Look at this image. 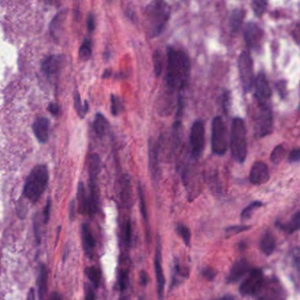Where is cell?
Wrapping results in <instances>:
<instances>
[{
  "label": "cell",
  "instance_id": "d590c367",
  "mask_svg": "<svg viewBox=\"0 0 300 300\" xmlns=\"http://www.w3.org/2000/svg\"><path fill=\"white\" fill-rule=\"evenodd\" d=\"M123 241L127 247H129L131 242V224L129 220H127L123 226Z\"/></svg>",
  "mask_w": 300,
  "mask_h": 300
},
{
  "label": "cell",
  "instance_id": "1f68e13d",
  "mask_svg": "<svg viewBox=\"0 0 300 300\" xmlns=\"http://www.w3.org/2000/svg\"><path fill=\"white\" fill-rule=\"evenodd\" d=\"M300 226V215L299 211L294 214L293 216L291 217L289 223L283 227L285 230L289 233V234H293L295 232H297L299 229Z\"/></svg>",
  "mask_w": 300,
  "mask_h": 300
},
{
  "label": "cell",
  "instance_id": "836d02e7",
  "mask_svg": "<svg viewBox=\"0 0 300 300\" xmlns=\"http://www.w3.org/2000/svg\"><path fill=\"white\" fill-rule=\"evenodd\" d=\"M176 230H177V233L180 235V237H182L183 241L185 242V244L189 246V243H190V240H191V234H190L189 227H186L182 223H179Z\"/></svg>",
  "mask_w": 300,
  "mask_h": 300
},
{
  "label": "cell",
  "instance_id": "f5cc1de1",
  "mask_svg": "<svg viewBox=\"0 0 300 300\" xmlns=\"http://www.w3.org/2000/svg\"><path fill=\"white\" fill-rule=\"evenodd\" d=\"M110 75H111V71H110L109 70H107L106 71H105L104 74L102 75V77L104 78L105 79V78L109 77Z\"/></svg>",
  "mask_w": 300,
  "mask_h": 300
},
{
  "label": "cell",
  "instance_id": "db71d44e",
  "mask_svg": "<svg viewBox=\"0 0 300 300\" xmlns=\"http://www.w3.org/2000/svg\"><path fill=\"white\" fill-rule=\"evenodd\" d=\"M121 300H125V298H122Z\"/></svg>",
  "mask_w": 300,
  "mask_h": 300
},
{
  "label": "cell",
  "instance_id": "7402d4cb",
  "mask_svg": "<svg viewBox=\"0 0 300 300\" xmlns=\"http://www.w3.org/2000/svg\"><path fill=\"white\" fill-rule=\"evenodd\" d=\"M260 248L264 255H272L276 249V240L272 234L267 232L263 234L261 241H260Z\"/></svg>",
  "mask_w": 300,
  "mask_h": 300
},
{
  "label": "cell",
  "instance_id": "f1b7e54d",
  "mask_svg": "<svg viewBox=\"0 0 300 300\" xmlns=\"http://www.w3.org/2000/svg\"><path fill=\"white\" fill-rule=\"evenodd\" d=\"M79 55L82 60H88L92 56V41L89 38L85 39L81 46Z\"/></svg>",
  "mask_w": 300,
  "mask_h": 300
},
{
  "label": "cell",
  "instance_id": "4316f807",
  "mask_svg": "<svg viewBox=\"0 0 300 300\" xmlns=\"http://www.w3.org/2000/svg\"><path fill=\"white\" fill-rule=\"evenodd\" d=\"M86 274L88 276L89 280L91 281L93 285L95 288H98L101 283V271L100 269L95 268V267H89L86 269Z\"/></svg>",
  "mask_w": 300,
  "mask_h": 300
},
{
  "label": "cell",
  "instance_id": "603a6c76",
  "mask_svg": "<svg viewBox=\"0 0 300 300\" xmlns=\"http://www.w3.org/2000/svg\"><path fill=\"white\" fill-rule=\"evenodd\" d=\"M78 202H79V210L81 214H88L89 212V202L88 197L86 195L84 184L83 182H80L78 186Z\"/></svg>",
  "mask_w": 300,
  "mask_h": 300
},
{
  "label": "cell",
  "instance_id": "681fc988",
  "mask_svg": "<svg viewBox=\"0 0 300 300\" xmlns=\"http://www.w3.org/2000/svg\"><path fill=\"white\" fill-rule=\"evenodd\" d=\"M50 300H63L62 297L60 296L59 294L57 292H53L51 297H50Z\"/></svg>",
  "mask_w": 300,
  "mask_h": 300
},
{
  "label": "cell",
  "instance_id": "b9f144b4",
  "mask_svg": "<svg viewBox=\"0 0 300 300\" xmlns=\"http://www.w3.org/2000/svg\"><path fill=\"white\" fill-rule=\"evenodd\" d=\"M300 159V151L298 148L293 149V150L290 152L289 154V157H288V161L290 163H297L299 161Z\"/></svg>",
  "mask_w": 300,
  "mask_h": 300
},
{
  "label": "cell",
  "instance_id": "ab89813d",
  "mask_svg": "<svg viewBox=\"0 0 300 300\" xmlns=\"http://www.w3.org/2000/svg\"><path fill=\"white\" fill-rule=\"evenodd\" d=\"M276 89L278 91L281 98L284 99L286 97L287 82L285 81H279L276 85Z\"/></svg>",
  "mask_w": 300,
  "mask_h": 300
},
{
  "label": "cell",
  "instance_id": "7dc6e473",
  "mask_svg": "<svg viewBox=\"0 0 300 300\" xmlns=\"http://www.w3.org/2000/svg\"><path fill=\"white\" fill-rule=\"evenodd\" d=\"M215 275H216V273L212 269H206L203 270V276L207 277L208 279H212Z\"/></svg>",
  "mask_w": 300,
  "mask_h": 300
},
{
  "label": "cell",
  "instance_id": "816d5d0a",
  "mask_svg": "<svg viewBox=\"0 0 300 300\" xmlns=\"http://www.w3.org/2000/svg\"><path fill=\"white\" fill-rule=\"evenodd\" d=\"M216 300H235V298L231 295H227V296H223V297H220L218 299Z\"/></svg>",
  "mask_w": 300,
  "mask_h": 300
},
{
  "label": "cell",
  "instance_id": "d6a6232c",
  "mask_svg": "<svg viewBox=\"0 0 300 300\" xmlns=\"http://www.w3.org/2000/svg\"><path fill=\"white\" fill-rule=\"evenodd\" d=\"M137 191H138V196H139L140 209L141 213L143 215V219L145 223H148V216H147L146 202H145V197L143 194V189L140 184L137 185Z\"/></svg>",
  "mask_w": 300,
  "mask_h": 300
},
{
  "label": "cell",
  "instance_id": "52a82bcc",
  "mask_svg": "<svg viewBox=\"0 0 300 300\" xmlns=\"http://www.w3.org/2000/svg\"><path fill=\"white\" fill-rule=\"evenodd\" d=\"M241 84L245 93L251 91L254 86V63L250 54L248 51L241 52L238 60Z\"/></svg>",
  "mask_w": 300,
  "mask_h": 300
},
{
  "label": "cell",
  "instance_id": "ac0fdd59",
  "mask_svg": "<svg viewBox=\"0 0 300 300\" xmlns=\"http://www.w3.org/2000/svg\"><path fill=\"white\" fill-rule=\"evenodd\" d=\"M121 200L126 208H130L133 203L132 187L130 178L128 175H124L121 180Z\"/></svg>",
  "mask_w": 300,
  "mask_h": 300
},
{
  "label": "cell",
  "instance_id": "7c38bea8",
  "mask_svg": "<svg viewBox=\"0 0 300 300\" xmlns=\"http://www.w3.org/2000/svg\"><path fill=\"white\" fill-rule=\"evenodd\" d=\"M254 83H255V99L258 101L260 107L270 106L271 89L264 72L261 71L257 75Z\"/></svg>",
  "mask_w": 300,
  "mask_h": 300
},
{
  "label": "cell",
  "instance_id": "7bdbcfd3",
  "mask_svg": "<svg viewBox=\"0 0 300 300\" xmlns=\"http://www.w3.org/2000/svg\"><path fill=\"white\" fill-rule=\"evenodd\" d=\"M50 206H51V202L50 200H48L47 204L45 206V209L43 210V222L44 223H48L49 218V213H50Z\"/></svg>",
  "mask_w": 300,
  "mask_h": 300
},
{
  "label": "cell",
  "instance_id": "4fadbf2b",
  "mask_svg": "<svg viewBox=\"0 0 300 300\" xmlns=\"http://www.w3.org/2000/svg\"><path fill=\"white\" fill-rule=\"evenodd\" d=\"M149 168L151 176L154 184H157L161 179V168H160V142L154 139L149 140Z\"/></svg>",
  "mask_w": 300,
  "mask_h": 300
},
{
  "label": "cell",
  "instance_id": "ee69618b",
  "mask_svg": "<svg viewBox=\"0 0 300 300\" xmlns=\"http://www.w3.org/2000/svg\"><path fill=\"white\" fill-rule=\"evenodd\" d=\"M88 31L92 33L95 30V15L93 14H89L88 18Z\"/></svg>",
  "mask_w": 300,
  "mask_h": 300
},
{
  "label": "cell",
  "instance_id": "e575fe53",
  "mask_svg": "<svg viewBox=\"0 0 300 300\" xmlns=\"http://www.w3.org/2000/svg\"><path fill=\"white\" fill-rule=\"evenodd\" d=\"M123 110V104L121 99L115 96L111 95V112L112 115H117Z\"/></svg>",
  "mask_w": 300,
  "mask_h": 300
},
{
  "label": "cell",
  "instance_id": "83f0119b",
  "mask_svg": "<svg viewBox=\"0 0 300 300\" xmlns=\"http://www.w3.org/2000/svg\"><path fill=\"white\" fill-rule=\"evenodd\" d=\"M285 155H286V151H285V148L283 147V145H282V144L276 145V146L274 148L272 153H271V155H270V161H271V162H273L274 164H279L280 162L283 161V159H284Z\"/></svg>",
  "mask_w": 300,
  "mask_h": 300
},
{
  "label": "cell",
  "instance_id": "c3c4849f",
  "mask_svg": "<svg viewBox=\"0 0 300 300\" xmlns=\"http://www.w3.org/2000/svg\"><path fill=\"white\" fill-rule=\"evenodd\" d=\"M140 278H141V283L143 285H146L148 283V276H147V273L145 271H142L140 273Z\"/></svg>",
  "mask_w": 300,
  "mask_h": 300
},
{
  "label": "cell",
  "instance_id": "4dcf8cb0",
  "mask_svg": "<svg viewBox=\"0 0 300 300\" xmlns=\"http://www.w3.org/2000/svg\"><path fill=\"white\" fill-rule=\"evenodd\" d=\"M262 205V202H260V201H255V202H253L252 203H250L248 207H246L243 210H242V212L241 214V218L242 221H244V220L248 219V218H250L252 216V214L254 213L255 209H258L260 208L261 206Z\"/></svg>",
  "mask_w": 300,
  "mask_h": 300
},
{
  "label": "cell",
  "instance_id": "bcb514c9",
  "mask_svg": "<svg viewBox=\"0 0 300 300\" xmlns=\"http://www.w3.org/2000/svg\"><path fill=\"white\" fill-rule=\"evenodd\" d=\"M49 110L54 115H57L59 114V107L58 105L55 103H50L49 106Z\"/></svg>",
  "mask_w": 300,
  "mask_h": 300
},
{
  "label": "cell",
  "instance_id": "cb8c5ba5",
  "mask_svg": "<svg viewBox=\"0 0 300 300\" xmlns=\"http://www.w3.org/2000/svg\"><path fill=\"white\" fill-rule=\"evenodd\" d=\"M108 127H109V123L108 120L106 119L104 115H101V113H98L95 116V122H94V129L97 136L104 137L105 135L108 132Z\"/></svg>",
  "mask_w": 300,
  "mask_h": 300
},
{
  "label": "cell",
  "instance_id": "8d00e7d4",
  "mask_svg": "<svg viewBox=\"0 0 300 300\" xmlns=\"http://www.w3.org/2000/svg\"><path fill=\"white\" fill-rule=\"evenodd\" d=\"M249 228L250 227H248V226H234V227H228L226 230V233H227V236L231 237L235 234H240L241 232L248 230Z\"/></svg>",
  "mask_w": 300,
  "mask_h": 300
},
{
  "label": "cell",
  "instance_id": "f6af8a7d",
  "mask_svg": "<svg viewBox=\"0 0 300 300\" xmlns=\"http://www.w3.org/2000/svg\"><path fill=\"white\" fill-rule=\"evenodd\" d=\"M86 300H95V291L88 284L86 286Z\"/></svg>",
  "mask_w": 300,
  "mask_h": 300
},
{
  "label": "cell",
  "instance_id": "8fae6325",
  "mask_svg": "<svg viewBox=\"0 0 300 300\" xmlns=\"http://www.w3.org/2000/svg\"><path fill=\"white\" fill-rule=\"evenodd\" d=\"M264 282V276L261 269H253L249 273L248 278L242 282L240 287V292L242 296L255 295Z\"/></svg>",
  "mask_w": 300,
  "mask_h": 300
},
{
  "label": "cell",
  "instance_id": "74e56055",
  "mask_svg": "<svg viewBox=\"0 0 300 300\" xmlns=\"http://www.w3.org/2000/svg\"><path fill=\"white\" fill-rule=\"evenodd\" d=\"M74 102H75V108L77 109L78 114L81 115V118H83L84 115L87 113L85 111L84 106L81 104V95L78 92H76L74 95Z\"/></svg>",
  "mask_w": 300,
  "mask_h": 300
},
{
  "label": "cell",
  "instance_id": "60d3db41",
  "mask_svg": "<svg viewBox=\"0 0 300 300\" xmlns=\"http://www.w3.org/2000/svg\"><path fill=\"white\" fill-rule=\"evenodd\" d=\"M230 92H223V96H222V108L223 111L227 113L230 106Z\"/></svg>",
  "mask_w": 300,
  "mask_h": 300
},
{
  "label": "cell",
  "instance_id": "f35d334b",
  "mask_svg": "<svg viewBox=\"0 0 300 300\" xmlns=\"http://www.w3.org/2000/svg\"><path fill=\"white\" fill-rule=\"evenodd\" d=\"M128 278H129V272L128 270H122V272L120 273L119 276V286L121 290H124L127 287V283H128Z\"/></svg>",
  "mask_w": 300,
  "mask_h": 300
},
{
  "label": "cell",
  "instance_id": "ffe728a7",
  "mask_svg": "<svg viewBox=\"0 0 300 300\" xmlns=\"http://www.w3.org/2000/svg\"><path fill=\"white\" fill-rule=\"evenodd\" d=\"M246 11L242 8H235L232 11L229 18V28L232 35H237L241 30L244 21Z\"/></svg>",
  "mask_w": 300,
  "mask_h": 300
},
{
  "label": "cell",
  "instance_id": "f907efd6",
  "mask_svg": "<svg viewBox=\"0 0 300 300\" xmlns=\"http://www.w3.org/2000/svg\"><path fill=\"white\" fill-rule=\"evenodd\" d=\"M74 204H75V202H74V201H72V202H71V203H70V218H73Z\"/></svg>",
  "mask_w": 300,
  "mask_h": 300
},
{
  "label": "cell",
  "instance_id": "d4e9b609",
  "mask_svg": "<svg viewBox=\"0 0 300 300\" xmlns=\"http://www.w3.org/2000/svg\"><path fill=\"white\" fill-rule=\"evenodd\" d=\"M82 239H83L85 250L87 252V254L89 255V252L95 248V241L88 223H84L82 227Z\"/></svg>",
  "mask_w": 300,
  "mask_h": 300
},
{
  "label": "cell",
  "instance_id": "277c9868",
  "mask_svg": "<svg viewBox=\"0 0 300 300\" xmlns=\"http://www.w3.org/2000/svg\"><path fill=\"white\" fill-rule=\"evenodd\" d=\"M231 153L238 163H244L248 155L247 129L243 119L235 117L231 129Z\"/></svg>",
  "mask_w": 300,
  "mask_h": 300
},
{
  "label": "cell",
  "instance_id": "30bf717a",
  "mask_svg": "<svg viewBox=\"0 0 300 300\" xmlns=\"http://www.w3.org/2000/svg\"><path fill=\"white\" fill-rule=\"evenodd\" d=\"M264 32L255 22H248L244 28V39L248 48L259 52L262 48Z\"/></svg>",
  "mask_w": 300,
  "mask_h": 300
},
{
  "label": "cell",
  "instance_id": "8992f818",
  "mask_svg": "<svg viewBox=\"0 0 300 300\" xmlns=\"http://www.w3.org/2000/svg\"><path fill=\"white\" fill-rule=\"evenodd\" d=\"M255 296L256 300H286L287 297L286 290L275 277L264 280Z\"/></svg>",
  "mask_w": 300,
  "mask_h": 300
},
{
  "label": "cell",
  "instance_id": "d6986e66",
  "mask_svg": "<svg viewBox=\"0 0 300 300\" xmlns=\"http://www.w3.org/2000/svg\"><path fill=\"white\" fill-rule=\"evenodd\" d=\"M63 63V57L60 56H49L43 60L42 63V71L49 77L59 70Z\"/></svg>",
  "mask_w": 300,
  "mask_h": 300
},
{
  "label": "cell",
  "instance_id": "ba28073f",
  "mask_svg": "<svg viewBox=\"0 0 300 300\" xmlns=\"http://www.w3.org/2000/svg\"><path fill=\"white\" fill-rule=\"evenodd\" d=\"M273 130V114L270 106L261 107L255 120V135L256 138H263Z\"/></svg>",
  "mask_w": 300,
  "mask_h": 300
},
{
  "label": "cell",
  "instance_id": "e0dca14e",
  "mask_svg": "<svg viewBox=\"0 0 300 300\" xmlns=\"http://www.w3.org/2000/svg\"><path fill=\"white\" fill-rule=\"evenodd\" d=\"M49 121L45 117H38L33 124V130L40 143H46L49 140Z\"/></svg>",
  "mask_w": 300,
  "mask_h": 300
},
{
  "label": "cell",
  "instance_id": "9c48e42d",
  "mask_svg": "<svg viewBox=\"0 0 300 300\" xmlns=\"http://www.w3.org/2000/svg\"><path fill=\"white\" fill-rule=\"evenodd\" d=\"M204 135L205 129L202 121H196L193 123L190 133V146H191V156L195 160L201 157L204 149Z\"/></svg>",
  "mask_w": 300,
  "mask_h": 300
},
{
  "label": "cell",
  "instance_id": "484cf974",
  "mask_svg": "<svg viewBox=\"0 0 300 300\" xmlns=\"http://www.w3.org/2000/svg\"><path fill=\"white\" fill-rule=\"evenodd\" d=\"M153 62H154V73L157 77H160L161 72H162L163 63H164L163 54L160 49L154 51V55H153Z\"/></svg>",
  "mask_w": 300,
  "mask_h": 300
},
{
  "label": "cell",
  "instance_id": "3957f363",
  "mask_svg": "<svg viewBox=\"0 0 300 300\" xmlns=\"http://www.w3.org/2000/svg\"><path fill=\"white\" fill-rule=\"evenodd\" d=\"M49 182V172L45 165L34 168L25 182L23 195L29 201L37 202L45 191Z\"/></svg>",
  "mask_w": 300,
  "mask_h": 300
},
{
  "label": "cell",
  "instance_id": "44dd1931",
  "mask_svg": "<svg viewBox=\"0 0 300 300\" xmlns=\"http://www.w3.org/2000/svg\"><path fill=\"white\" fill-rule=\"evenodd\" d=\"M37 286H38L39 300H45L47 289H48V269L45 265L41 266L38 279H37Z\"/></svg>",
  "mask_w": 300,
  "mask_h": 300
},
{
  "label": "cell",
  "instance_id": "9a60e30c",
  "mask_svg": "<svg viewBox=\"0 0 300 300\" xmlns=\"http://www.w3.org/2000/svg\"><path fill=\"white\" fill-rule=\"evenodd\" d=\"M269 173L268 166L262 161H256L249 173V181L254 185H262L269 182Z\"/></svg>",
  "mask_w": 300,
  "mask_h": 300
},
{
  "label": "cell",
  "instance_id": "6da1fadb",
  "mask_svg": "<svg viewBox=\"0 0 300 300\" xmlns=\"http://www.w3.org/2000/svg\"><path fill=\"white\" fill-rule=\"evenodd\" d=\"M190 62L187 53L174 47L168 48V63L165 82L168 92L182 91L188 86Z\"/></svg>",
  "mask_w": 300,
  "mask_h": 300
},
{
  "label": "cell",
  "instance_id": "7a4b0ae2",
  "mask_svg": "<svg viewBox=\"0 0 300 300\" xmlns=\"http://www.w3.org/2000/svg\"><path fill=\"white\" fill-rule=\"evenodd\" d=\"M170 18V7L164 1H153L144 9L147 34L156 37L163 32Z\"/></svg>",
  "mask_w": 300,
  "mask_h": 300
},
{
  "label": "cell",
  "instance_id": "2e32d148",
  "mask_svg": "<svg viewBox=\"0 0 300 300\" xmlns=\"http://www.w3.org/2000/svg\"><path fill=\"white\" fill-rule=\"evenodd\" d=\"M250 271H251V267L248 262H247L245 259L239 260L232 267L230 273L227 276V283H235Z\"/></svg>",
  "mask_w": 300,
  "mask_h": 300
},
{
  "label": "cell",
  "instance_id": "5b68a950",
  "mask_svg": "<svg viewBox=\"0 0 300 300\" xmlns=\"http://www.w3.org/2000/svg\"><path fill=\"white\" fill-rule=\"evenodd\" d=\"M228 148L227 131L224 122L221 116L213 119L211 129V149L213 154L217 156H223Z\"/></svg>",
  "mask_w": 300,
  "mask_h": 300
},
{
  "label": "cell",
  "instance_id": "5bb4252c",
  "mask_svg": "<svg viewBox=\"0 0 300 300\" xmlns=\"http://www.w3.org/2000/svg\"><path fill=\"white\" fill-rule=\"evenodd\" d=\"M154 268L156 274V281H157L158 298L159 300H163L164 298L165 281L164 273L162 268V258H161V242L158 241L156 254L154 258Z\"/></svg>",
  "mask_w": 300,
  "mask_h": 300
},
{
  "label": "cell",
  "instance_id": "f546056e",
  "mask_svg": "<svg viewBox=\"0 0 300 300\" xmlns=\"http://www.w3.org/2000/svg\"><path fill=\"white\" fill-rule=\"evenodd\" d=\"M251 6L255 15L257 17H262L268 7V2L265 0H255L252 1Z\"/></svg>",
  "mask_w": 300,
  "mask_h": 300
}]
</instances>
